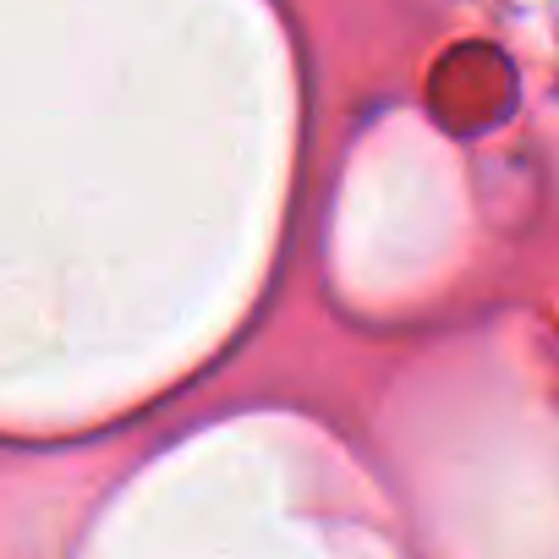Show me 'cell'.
Masks as SVG:
<instances>
[]
</instances>
